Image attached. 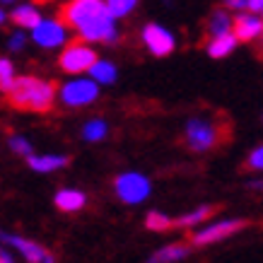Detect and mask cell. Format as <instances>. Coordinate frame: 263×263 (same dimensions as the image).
I'll use <instances>...</instances> for the list:
<instances>
[{"label": "cell", "instance_id": "cell-25", "mask_svg": "<svg viewBox=\"0 0 263 263\" xmlns=\"http://www.w3.org/2000/svg\"><path fill=\"white\" fill-rule=\"evenodd\" d=\"M10 147H12V152H15V155H24V157L32 152V145L27 143L24 138H17V136L10 138Z\"/></svg>", "mask_w": 263, "mask_h": 263}, {"label": "cell", "instance_id": "cell-5", "mask_svg": "<svg viewBox=\"0 0 263 263\" xmlns=\"http://www.w3.org/2000/svg\"><path fill=\"white\" fill-rule=\"evenodd\" d=\"M116 193L123 203H140L150 196V181L143 174L128 172L116 179Z\"/></svg>", "mask_w": 263, "mask_h": 263}, {"label": "cell", "instance_id": "cell-13", "mask_svg": "<svg viewBox=\"0 0 263 263\" xmlns=\"http://www.w3.org/2000/svg\"><path fill=\"white\" fill-rule=\"evenodd\" d=\"M85 203H87V198H85V193H80V191L65 189V191L56 193V208L63 210V213H78L80 208H85Z\"/></svg>", "mask_w": 263, "mask_h": 263}, {"label": "cell", "instance_id": "cell-12", "mask_svg": "<svg viewBox=\"0 0 263 263\" xmlns=\"http://www.w3.org/2000/svg\"><path fill=\"white\" fill-rule=\"evenodd\" d=\"M3 239L8 241L10 247H15V249H20L24 256H27V261H53V256L48 254L46 249H41L39 244H34V241H24V239H20V237H3Z\"/></svg>", "mask_w": 263, "mask_h": 263}, {"label": "cell", "instance_id": "cell-17", "mask_svg": "<svg viewBox=\"0 0 263 263\" xmlns=\"http://www.w3.org/2000/svg\"><path fill=\"white\" fill-rule=\"evenodd\" d=\"M215 213H220V205H203V208H198V210L189 213V215L174 220V227H191V224H198V222H203V220H208V217H213Z\"/></svg>", "mask_w": 263, "mask_h": 263}, {"label": "cell", "instance_id": "cell-4", "mask_svg": "<svg viewBox=\"0 0 263 263\" xmlns=\"http://www.w3.org/2000/svg\"><path fill=\"white\" fill-rule=\"evenodd\" d=\"M95 63H97V53L89 46H85V41H82V39L72 41L70 46L61 53V58H58L61 70L72 72V75L92 70V65H95Z\"/></svg>", "mask_w": 263, "mask_h": 263}, {"label": "cell", "instance_id": "cell-30", "mask_svg": "<svg viewBox=\"0 0 263 263\" xmlns=\"http://www.w3.org/2000/svg\"><path fill=\"white\" fill-rule=\"evenodd\" d=\"M261 39H263V36H261ZM258 58H261V61H263V46H261V51H258Z\"/></svg>", "mask_w": 263, "mask_h": 263}, {"label": "cell", "instance_id": "cell-18", "mask_svg": "<svg viewBox=\"0 0 263 263\" xmlns=\"http://www.w3.org/2000/svg\"><path fill=\"white\" fill-rule=\"evenodd\" d=\"M189 249H191V244H172V247H164V249H160V251H157V254L152 256L150 261H155V263L181 261L183 256L189 254Z\"/></svg>", "mask_w": 263, "mask_h": 263}, {"label": "cell", "instance_id": "cell-21", "mask_svg": "<svg viewBox=\"0 0 263 263\" xmlns=\"http://www.w3.org/2000/svg\"><path fill=\"white\" fill-rule=\"evenodd\" d=\"M106 136V123L104 121H89L87 126L82 128V138L89 140V143H97V140H102Z\"/></svg>", "mask_w": 263, "mask_h": 263}, {"label": "cell", "instance_id": "cell-1", "mask_svg": "<svg viewBox=\"0 0 263 263\" xmlns=\"http://www.w3.org/2000/svg\"><path fill=\"white\" fill-rule=\"evenodd\" d=\"M58 20L82 41H116L119 36L106 0H68L58 10Z\"/></svg>", "mask_w": 263, "mask_h": 263}, {"label": "cell", "instance_id": "cell-15", "mask_svg": "<svg viewBox=\"0 0 263 263\" xmlns=\"http://www.w3.org/2000/svg\"><path fill=\"white\" fill-rule=\"evenodd\" d=\"M237 36H234V32H227V34H220V36H215V39H210L205 44L208 46V53L213 58H224L227 53H232L234 51V46H237Z\"/></svg>", "mask_w": 263, "mask_h": 263}, {"label": "cell", "instance_id": "cell-6", "mask_svg": "<svg viewBox=\"0 0 263 263\" xmlns=\"http://www.w3.org/2000/svg\"><path fill=\"white\" fill-rule=\"evenodd\" d=\"M247 220H224V222H217V224H210L205 230L196 232L189 237V244L191 247H205V244H213V241H220L224 237H230L234 232H239L247 227Z\"/></svg>", "mask_w": 263, "mask_h": 263}, {"label": "cell", "instance_id": "cell-24", "mask_svg": "<svg viewBox=\"0 0 263 263\" xmlns=\"http://www.w3.org/2000/svg\"><path fill=\"white\" fill-rule=\"evenodd\" d=\"M12 82H15L12 63H10L8 58H3V61H0V87H3V92H8V89L12 87Z\"/></svg>", "mask_w": 263, "mask_h": 263}, {"label": "cell", "instance_id": "cell-14", "mask_svg": "<svg viewBox=\"0 0 263 263\" xmlns=\"http://www.w3.org/2000/svg\"><path fill=\"white\" fill-rule=\"evenodd\" d=\"M10 22L22 27V29H34L41 22V15L34 5H22V8H15L10 12Z\"/></svg>", "mask_w": 263, "mask_h": 263}, {"label": "cell", "instance_id": "cell-28", "mask_svg": "<svg viewBox=\"0 0 263 263\" xmlns=\"http://www.w3.org/2000/svg\"><path fill=\"white\" fill-rule=\"evenodd\" d=\"M22 44H24V34H15L12 39H10V48H22Z\"/></svg>", "mask_w": 263, "mask_h": 263}, {"label": "cell", "instance_id": "cell-2", "mask_svg": "<svg viewBox=\"0 0 263 263\" xmlns=\"http://www.w3.org/2000/svg\"><path fill=\"white\" fill-rule=\"evenodd\" d=\"M58 87L56 82H46L34 75L15 78L12 87L5 92V102L17 111H32V114H48L53 109Z\"/></svg>", "mask_w": 263, "mask_h": 263}, {"label": "cell", "instance_id": "cell-11", "mask_svg": "<svg viewBox=\"0 0 263 263\" xmlns=\"http://www.w3.org/2000/svg\"><path fill=\"white\" fill-rule=\"evenodd\" d=\"M232 24H234V20H230V15L224 12V10H213L210 12V17L205 20V39H215V36H220V34H227L232 29Z\"/></svg>", "mask_w": 263, "mask_h": 263}, {"label": "cell", "instance_id": "cell-9", "mask_svg": "<svg viewBox=\"0 0 263 263\" xmlns=\"http://www.w3.org/2000/svg\"><path fill=\"white\" fill-rule=\"evenodd\" d=\"M143 41H145V46H147V51H150L152 56H160V58L169 56L176 46L172 32H167V29L160 27V24H147L143 29Z\"/></svg>", "mask_w": 263, "mask_h": 263}, {"label": "cell", "instance_id": "cell-10", "mask_svg": "<svg viewBox=\"0 0 263 263\" xmlns=\"http://www.w3.org/2000/svg\"><path fill=\"white\" fill-rule=\"evenodd\" d=\"M232 32L239 41H254L258 36H263V17L258 15H237Z\"/></svg>", "mask_w": 263, "mask_h": 263}, {"label": "cell", "instance_id": "cell-31", "mask_svg": "<svg viewBox=\"0 0 263 263\" xmlns=\"http://www.w3.org/2000/svg\"><path fill=\"white\" fill-rule=\"evenodd\" d=\"M3 3H8V0H3Z\"/></svg>", "mask_w": 263, "mask_h": 263}, {"label": "cell", "instance_id": "cell-27", "mask_svg": "<svg viewBox=\"0 0 263 263\" xmlns=\"http://www.w3.org/2000/svg\"><path fill=\"white\" fill-rule=\"evenodd\" d=\"M247 10H251V12H263V0H247Z\"/></svg>", "mask_w": 263, "mask_h": 263}, {"label": "cell", "instance_id": "cell-23", "mask_svg": "<svg viewBox=\"0 0 263 263\" xmlns=\"http://www.w3.org/2000/svg\"><path fill=\"white\" fill-rule=\"evenodd\" d=\"M241 172H263V145L249 155L247 162L241 164Z\"/></svg>", "mask_w": 263, "mask_h": 263}, {"label": "cell", "instance_id": "cell-29", "mask_svg": "<svg viewBox=\"0 0 263 263\" xmlns=\"http://www.w3.org/2000/svg\"><path fill=\"white\" fill-rule=\"evenodd\" d=\"M36 5H44V3H51V0H34Z\"/></svg>", "mask_w": 263, "mask_h": 263}, {"label": "cell", "instance_id": "cell-7", "mask_svg": "<svg viewBox=\"0 0 263 263\" xmlns=\"http://www.w3.org/2000/svg\"><path fill=\"white\" fill-rule=\"evenodd\" d=\"M99 89L97 80H72L61 87V102L65 106H85V104L95 102Z\"/></svg>", "mask_w": 263, "mask_h": 263}, {"label": "cell", "instance_id": "cell-22", "mask_svg": "<svg viewBox=\"0 0 263 263\" xmlns=\"http://www.w3.org/2000/svg\"><path fill=\"white\" fill-rule=\"evenodd\" d=\"M138 5V0H106V8L114 17H126L133 12V8Z\"/></svg>", "mask_w": 263, "mask_h": 263}, {"label": "cell", "instance_id": "cell-20", "mask_svg": "<svg viewBox=\"0 0 263 263\" xmlns=\"http://www.w3.org/2000/svg\"><path fill=\"white\" fill-rule=\"evenodd\" d=\"M145 227L152 230V232H167V230L174 227V220H169L167 215H162V213H157V210H152V213H147Z\"/></svg>", "mask_w": 263, "mask_h": 263}, {"label": "cell", "instance_id": "cell-8", "mask_svg": "<svg viewBox=\"0 0 263 263\" xmlns=\"http://www.w3.org/2000/svg\"><path fill=\"white\" fill-rule=\"evenodd\" d=\"M32 39L39 44L41 48H56L63 46L65 39H68V32H65V24L61 20H41L36 27L32 29Z\"/></svg>", "mask_w": 263, "mask_h": 263}, {"label": "cell", "instance_id": "cell-3", "mask_svg": "<svg viewBox=\"0 0 263 263\" xmlns=\"http://www.w3.org/2000/svg\"><path fill=\"white\" fill-rule=\"evenodd\" d=\"M232 138V123L224 114L215 116H196L186 123L183 145L191 152H208L224 145Z\"/></svg>", "mask_w": 263, "mask_h": 263}, {"label": "cell", "instance_id": "cell-16", "mask_svg": "<svg viewBox=\"0 0 263 263\" xmlns=\"http://www.w3.org/2000/svg\"><path fill=\"white\" fill-rule=\"evenodd\" d=\"M29 167L34 172H53V169H61L68 164V157H61V155H46V157H36V155H29Z\"/></svg>", "mask_w": 263, "mask_h": 263}, {"label": "cell", "instance_id": "cell-26", "mask_svg": "<svg viewBox=\"0 0 263 263\" xmlns=\"http://www.w3.org/2000/svg\"><path fill=\"white\" fill-rule=\"evenodd\" d=\"M224 8H232V10H247V0H224Z\"/></svg>", "mask_w": 263, "mask_h": 263}, {"label": "cell", "instance_id": "cell-19", "mask_svg": "<svg viewBox=\"0 0 263 263\" xmlns=\"http://www.w3.org/2000/svg\"><path fill=\"white\" fill-rule=\"evenodd\" d=\"M89 75H92V80H97L99 85H111V82L116 80V65L109 63V61H97V63L92 65Z\"/></svg>", "mask_w": 263, "mask_h": 263}]
</instances>
